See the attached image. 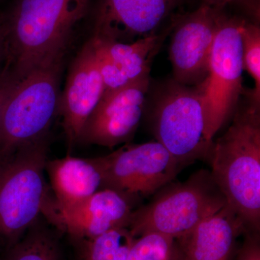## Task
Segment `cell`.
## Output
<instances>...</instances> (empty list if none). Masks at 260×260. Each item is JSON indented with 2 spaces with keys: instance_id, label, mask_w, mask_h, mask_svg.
<instances>
[{
  "instance_id": "6",
  "label": "cell",
  "mask_w": 260,
  "mask_h": 260,
  "mask_svg": "<svg viewBox=\"0 0 260 260\" xmlns=\"http://www.w3.org/2000/svg\"><path fill=\"white\" fill-rule=\"evenodd\" d=\"M153 126L156 141L181 167L209 159L213 141L207 135L199 85L188 86L173 81L166 87L155 103Z\"/></svg>"
},
{
  "instance_id": "8",
  "label": "cell",
  "mask_w": 260,
  "mask_h": 260,
  "mask_svg": "<svg viewBox=\"0 0 260 260\" xmlns=\"http://www.w3.org/2000/svg\"><path fill=\"white\" fill-rule=\"evenodd\" d=\"M93 158L102 174V189L117 191L133 203L158 192L182 169L158 141L124 145Z\"/></svg>"
},
{
  "instance_id": "22",
  "label": "cell",
  "mask_w": 260,
  "mask_h": 260,
  "mask_svg": "<svg viewBox=\"0 0 260 260\" xmlns=\"http://www.w3.org/2000/svg\"><path fill=\"white\" fill-rule=\"evenodd\" d=\"M11 78L5 72L0 76V122H1L3 106H4L5 99L8 95L10 85H11Z\"/></svg>"
},
{
  "instance_id": "9",
  "label": "cell",
  "mask_w": 260,
  "mask_h": 260,
  "mask_svg": "<svg viewBox=\"0 0 260 260\" xmlns=\"http://www.w3.org/2000/svg\"><path fill=\"white\" fill-rule=\"evenodd\" d=\"M149 75L105 92L85 121L78 143L113 148L134 136L144 111Z\"/></svg>"
},
{
  "instance_id": "4",
  "label": "cell",
  "mask_w": 260,
  "mask_h": 260,
  "mask_svg": "<svg viewBox=\"0 0 260 260\" xmlns=\"http://www.w3.org/2000/svg\"><path fill=\"white\" fill-rule=\"evenodd\" d=\"M46 137L0 162V242L11 249L38 220L51 198L44 174Z\"/></svg>"
},
{
  "instance_id": "21",
  "label": "cell",
  "mask_w": 260,
  "mask_h": 260,
  "mask_svg": "<svg viewBox=\"0 0 260 260\" xmlns=\"http://www.w3.org/2000/svg\"><path fill=\"white\" fill-rule=\"evenodd\" d=\"M246 232L247 235L238 254L237 260H260V245L258 233Z\"/></svg>"
},
{
  "instance_id": "3",
  "label": "cell",
  "mask_w": 260,
  "mask_h": 260,
  "mask_svg": "<svg viewBox=\"0 0 260 260\" xmlns=\"http://www.w3.org/2000/svg\"><path fill=\"white\" fill-rule=\"evenodd\" d=\"M64 49L48 56L19 79H12L0 122V162L46 137L58 106Z\"/></svg>"
},
{
  "instance_id": "17",
  "label": "cell",
  "mask_w": 260,
  "mask_h": 260,
  "mask_svg": "<svg viewBox=\"0 0 260 260\" xmlns=\"http://www.w3.org/2000/svg\"><path fill=\"white\" fill-rule=\"evenodd\" d=\"M55 239L38 222L10 249L6 260H59Z\"/></svg>"
},
{
  "instance_id": "13",
  "label": "cell",
  "mask_w": 260,
  "mask_h": 260,
  "mask_svg": "<svg viewBox=\"0 0 260 260\" xmlns=\"http://www.w3.org/2000/svg\"><path fill=\"white\" fill-rule=\"evenodd\" d=\"M104 92L95 47L90 38L71 65L59 102L70 151L79 142L85 121L99 104Z\"/></svg>"
},
{
  "instance_id": "14",
  "label": "cell",
  "mask_w": 260,
  "mask_h": 260,
  "mask_svg": "<svg viewBox=\"0 0 260 260\" xmlns=\"http://www.w3.org/2000/svg\"><path fill=\"white\" fill-rule=\"evenodd\" d=\"M171 28L133 42L121 43L92 37L104 92L112 91L149 75L154 56Z\"/></svg>"
},
{
  "instance_id": "18",
  "label": "cell",
  "mask_w": 260,
  "mask_h": 260,
  "mask_svg": "<svg viewBox=\"0 0 260 260\" xmlns=\"http://www.w3.org/2000/svg\"><path fill=\"white\" fill-rule=\"evenodd\" d=\"M181 251L177 239L158 233L135 237L127 260H179Z\"/></svg>"
},
{
  "instance_id": "23",
  "label": "cell",
  "mask_w": 260,
  "mask_h": 260,
  "mask_svg": "<svg viewBox=\"0 0 260 260\" xmlns=\"http://www.w3.org/2000/svg\"><path fill=\"white\" fill-rule=\"evenodd\" d=\"M244 1V0H203V3L218 9H224L225 6L231 3H243Z\"/></svg>"
},
{
  "instance_id": "16",
  "label": "cell",
  "mask_w": 260,
  "mask_h": 260,
  "mask_svg": "<svg viewBox=\"0 0 260 260\" xmlns=\"http://www.w3.org/2000/svg\"><path fill=\"white\" fill-rule=\"evenodd\" d=\"M45 169L55 196L52 203L56 207L74 205L102 189V174L93 158L68 155L48 160Z\"/></svg>"
},
{
  "instance_id": "12",
  "label": "cell",
  "mask_w": 260,
  "mask_h": 260,
  "mask_svg": "<svg viewBox=\"0 0 260 260\" xmlns=\"http://www.w3.org/2000/svg\"><path fill=\"white\" fill-rule=\"evenodd\" d=\"M183 0H99L93 37L121 43L135 42L158 32Z\"/></svg>"
},
{
  "instance_id": "1",
  "label": "cell",
  "mask_w": 260,
  "mask_h": 260,
  "mask_svg": "<svg viewBox=\"0 0 260 260\" xmlns=\"http://www.w3.org/2000/svg\"><path fill=\"white\" fill-rule=\"evenodd\" d=\"M208 160L215 184L246 232L260 227L259 107L249 104L213 141Z\"/></svg>"
},
{
  "instance_id": "2",
  "label": "cell",
  "mask_w": 260,
  "mask_h": 260,
  "mask_svg": "<svg viewBox=\"0 0 260 260\" xmlns=\"http://www.w3.org/2000/svg\"><path fill=\"white\" fill-rule=\"evenodd\" d=\"M89 5L90 0H18L3 30L5 72L12 79L22 78L48 56L65 49Z\"/></svg>"
},
{
  "instance_id": "5",
  "label": "cell",
  "mask_w": 260,
  "mask_h": 260,
  "mask_svg": "<svg viewBox=\"0 0 260 260\" xmlns=\"http://www.w3.org/2000/svg\"><path fill=\"white\" fill-rule=\"evenodd\" d=\"M160 191L150 203L133 212L128 229L133 237L158 233L179 239L227 204L211 173L204 169Z\"/></svg>"
},
{
  "instance_id": "20",
  "label": "cell",
  "mask_w": 260,
  "mask_h": 260,
  "mask_svg": "<svg viewBox=\"0 0 260 260\" xmlns=\"http://www.w3.org/2000/svg\"><path fill=\"white\" fill-rule=\"evenodd\" d=\"M133 238L127 228H119L91 239L80 240L81 260H112L124 243Z\"/></svg>"
},
{
  "instance_id": "11",
  "label": "cell",
  "mask_w": 260,
  "mask_h": 260,
  "mask_svg": "<svg viewBox=\"0 0 260 260\" xmlns=\"http://www.w3.org/2000/svg\"><path fill=\"white\" fill-rule=\"evenodd\" d=\"M133 208V202L124 195L102 189L68 207H56L51 199L43 215L58 229L80 241L112 229H128Z\"/></svg>"
},
{
  "instance_id": "24",
  "label": "cell",
  "mask_w": 260,
  "mask_h": 260,
  "mask_svg": "<svg viewBox=\"0 0 260 260\" xmlns=\"http://www.w3.org/2000/svg\"><path fill=\"white\" fill-rule=\"evenodd\" d=\"M3 42V30H2L1 26H0V44Z\"/></svg>"
},
{
  "instance_id": "19",
  "label": "cell",
  "mask_w": 260,
  "mask_h": 260,
  "mask_svg": "<svg viewBox=\"0 0 260 260\" xmlns=\"http://www.w3.org/2000/svg\"><path fill=\"white\" fill-rule=\"evenodd\" d=\"M243 69L254 81L250 94V104L259 107L260 101V28L257 23L244 19L241 28Z\"/></svg>"
},
{
  "instance_id": "7",
  "label": "cell",
  "mask_w": 260,
  "mask_h": 260,
  "mask_svg": "<svg viewBox=\"0 0 260 260\" xmlns=\"http://www.w3.org/2000/svg\"><path fill=\"white\" fill-rule=\"evenodd\" d=\"M244 18L222 13L210 54L208 73L198 84L203 95L207 135L215 134L232 115L242 90L241 28Z\"/></svg>"
},
{
  "instance_id": "25",
  "label": "cell",
  "mask_w": 260,
  "mask_h": 260,
  "mask_svg": "<svg viewBox=\"0 0 260 260\" xmlns=\"http://www.w3.org/2000/svg\"><path fill=\"white\" fill-rule=\"evenodd\" d=\"M179 260H186V258L184 257V255H183L182 252H181V255L180 258H179Z\"/></svg>"
},
{
  "instance_id": "10",
  "label": "cell",
  "mask_w": 260,
  "mask_h": 260,
  "mask_svg": "<svg viewBox=\"0 0 260 260\" xmlns=\"http://www.w3.org/2000/svg\"><path fill=\"white\" fill-rule=\"evenodd\" d=\"M224 9L202 3L173 22L169 55L174 81L194 86L208 75L212 47Z\"/></svg>"
},
{
  "instance_id": "15",
  "label": "cell",
  "mask_w": 260,
  "mask_h": 260,
  "mask_svg": "<svg viewBox=\"0 0 260 260\" xmlns=\"http://www.w3.org/2000/svg\"><path fill=\"white\" fill-rule=\"evenodd\" d=\"M246 232L226 204L177 240L186 260H229L237 237Z\"/></svg>"
}]
</instances>
